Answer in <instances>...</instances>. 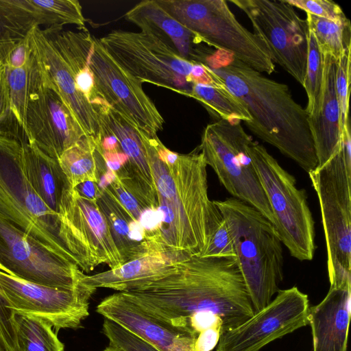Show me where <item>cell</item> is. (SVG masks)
I'll return each mask as SVG.
<instances>
[{
	"instance_id": "ab89813d",
	"label": "cell",
	"mask_w": 351,
	"mask_h": 351,
	"mask_svg": "<svg viewBox=\"0 0 351 351\" xmlns=\"http://www.w3.org/2000/svg\"><path fill=\"white\" fill-rule=\"evenodd\" d=\"M14 316L0 291V335L6 351H18Z\"/></svg>"
},
{
	"instance_id": "ffe728a7",
	"label": "cell",
	"mask_w": 351,
	"mask_h": 351,
	"mask_svg": "<svg viewBox=\"0 0 351 351\" xmlns=\"http://www.w3.org/2000/svg\"><path fill=\"white\" fill-rule=\"evenodd\" d=\"M96 311L160 351H195L194 332L156 318L121 292L102 300Z\"/></svg>"
},
{
	"instance_id": "603a6c76",
	"label": "cell",
	"mask_w": 351,
	"mask_h": 351,
	"mask_svg": "<svg viewBox=\"0 0 351 351\" xmlns=\"http://www.w3.org/2000/svg\"><path fill=\"white\" fill-rule=\"evenodd\" d=\"M323 78L320 104L317 112L308 116L317 167L326 163L340 149L342 129L340 108L336 93L335 77L338 60L322 54Z\"/></svg>"
},
{
	"instance_id": "d4e9b609",
	"label": "cell",
	"mask_w": 351,
	"mask_h": 351,
	"mask_svg": "<svg viewBox=\"0 0 351 351\" xmlns=\"http://www.w3.org/2000/svg\"><path fill=\"white\" fill-rule=\"evenodd\" d=\"M179 260L164 253H150L115 269L91 276L84 274L81 282L96 289L108 288L122 292L171 272Z\"/></svg>"
},
{
	"instance_id": "d6a6232c",
	"label": "cell",
	"mask_w": 351,
	"mask_h": 351,
	"mask_svg": "<svg viewBox=\"0 0 351 351\" xmlns=\"http://www.w3.org/2000/svg\"><path fill=\"white\" fill-rule=\"evenodd\" d=\"M308 27L313 32L322 54L328 53L339 60L351 48V26L348 19L335 21L306 13Z\"/></svg>"
},
{
	"instance_id": "836d02e7",
	"label": "cell",
	"mask_w": 351,
	"mask_h": 351,
	"mask_svg": "<svg viewBox=\"0 0 351 351\" xmlns=\"http://www.w3.org/2000/svg\"><path fill=\"white\" fill-rule=\"evenodd\" d=\"M36 25L16 0H0V60L8 49Z\"/></svg>"
},
{
	"instance_id": "f35d334b",
	"label": "cell",
	"mask_w": 351,
	"mask_h": 351,
	"mask_svg": "<svg viewBox=\"0 0 351 351\" xmlns=\"http://www.w3.org/2000/svg\"><path fill=\"white\" fill-rule=\"evenodd\" d=\"M199 256L235 258L233 243L224 219L219 223Z\"/></svg>"
},
{
	"instance_id": "7a4b0ae2",
	"label": "cell",
	"mask_w": 351,
	"mask_h": 351,
	"mask_svg": "<svg viewBox=\"0 0 351 351\" xmlns=\"http://www.w3.org/2000/svg\"><path fill=\"white\" fill-rule=\"evenodd\" d=\"M153 177L158 225L149 239L156 251L181 259L199 256L223 219L208 197L207 165L197 147L175 161L159 155L155 138L138 130Z\"/></svg>"
},
{
	"instance_id": "d590c367",
	"label": "cell",
	"mask_w": 351,
	"mask_h": 351,
	"mask_svg": "<svg viewBox=\"0 0 351 351\" xmlns=\"http://www.w3.org/2000/svg\"><path fill=\"white\" fill-rule=\"evenodd\" d=\"M102 332L109 339L110 345L122 351H160L134 333L106 317Z\"/></svg>"
},
{
	"instance_id": "ba28073f",
	"label": "cell",
	"mask_w": 351,
	"mask_h": 351,
	"mask_svg": "<svg viewBox=\"0 0 351 351\" xmlns=\"http://www.w3.org/2000/svg\"><path fill=\"white\" fill-rule=\"evenodd\" d=\"M308 176L319 203L330 285L351 284V171L341 147Z\"/></svg>"
},
{
	"instance_id": "4dcf8cb0",
	"label": "cell",
	"mask_w": 351,
	"mask_h": 351,
	"mask_svg": "<svg viewBox=\"0 0 351 351\" xmlns=\"http://www.w3.org/2000/svg\"><path fill=\"white\" fill-rule=\"evenodd\" d=\"M10 102L11 117L16 124L25 129V113L29 99L40 78V69L32 52L27 63L22 68L5 67Z\"/></svg>"
},
{
	"instance_id": "ac0fdd59",
	"label": "cell",
	"mask_w": 351,
	"mask_h": 351,
	"mask_svg": "<svg viewBox=\"0 0 351 351\" xmlns=\"http://www.w3.org/2000/svg\"><path fill=\"white\" fill-rule=\"evenodd\" d=\"M28 34L44 82L59 95L85 133L97 138L100 133L97 112L77 90L68 64L43 29L35 25Z\"/></svg>"
},
{
	"instance_id": "44dd1931",
	"label": "cell",
	"mask_w": 351,
	"mask_h": 351,
	"mask_svg": "<svg viewBox=\"0 0 351 351\" xmlns=\"http://www.w3.org/2000/svg\"><path fill=\"white\" fill-rule=\"evenodd\" d=\"M141 32L154 36L182 58L208 66L216 52L199 36L167 13L156 0H145L125 14Z\"/></svg>"
},
{
	"instance_id": "1f68e13d",
	"label": "cell",
	"mask_w": 351,
	"mask_h": 351,
	"mask_svg": "<svg viewBox=\"0 0 351 351\" xmlns=\"http://www.w3.org/2000/svg\"><path fill=\"white\" fill-rule=\"evenodd\" d=\"M14 325L18 351H64V343L46 321L15 315Z\"/></svg>"
},
{
	"instance_id": "8d00e7d4",
	"label": "cell",
	"mask_w": 351,
	"mask_h": 351,
	"mask_svg": "<svg viewBox=\"0 0 351 351\" xmlns=\"http://www.w3.org/2000/svg\"><path fill=\"white\" fill-rule=\"evenodd\" d=\"M350 51L346 50L339 58L335 77L337 97L340 108V122L342 132L349 119V98L350 91Z\"/></svg>"
},
{
	"instance_id": "484cf974",
	"label": "cell",
	"mask_w": 351,
	"mask_h": 351,
	"mask_svg": "<svg viewBox=\"0 0 351 351\" xmlns=\"http://www.w3.org/2000/svg\"><path fill=\"white\" fill-rule=\"evenodd\" d=\"M97 203L106 217L123 263L147 254L160 253L152 249L140 222L132 217L106 187L101 188Z\"/></svg>"
},
{
	"instance_id": "c3c4849f",
	"label": "cell",
	"mask_w": 351,
	"mask_h": 351,
	"mask_svg": "<svg viewBox=\"0 0 351 351\" xmlns=\"http://www.w3.org/2000/svg\"><path fill=\"white\" fill-rule=\"evenodd\" d=\"M3 66V62L0 60V70L2 69Z\"/></svg>"
},
{
	"instance_id": "ee69618b",
	"label": "cell",
	"mask_w": 351,
	"mask_h": 351,
	"mask_svg": "<svg viewBox=\"0 0 351 351\" xmlns=\"http://www.w3.org/2000/svg\"><path fill=\"white\" fill-rule=\"evenodd\" d=\"M11 117L9 91L5 66L0 70V125Z\"/></svg>"
},
{
	"instance_id": "2e32d148",
	"label": "cell",
	"mask_w": 351,
	"mask_h": 351,
	"mask_svg": "<svg viewBox=\"0 0 351 351\" xmlns=\"http://www.w3.org/2000/svg\"><path fill=\"white\" fill-rule=\"evenodd\" d=\"M308 295L297 287L279 290L265 307L223 332L217 351H259L270 342L308 324Z\"/></svg>"
},
{
	"instance_id": "6da1fadb",
	"label": "cell",
	"mask_w": 351,
	"mask_h": 351,
	"mask_svg": "<svg viewBox=\"0 0 351 351\" xmlns=\"http://www.w3.org/2000/svg\"><path fill=\"white\" fill-rule=\"evenodd\" d=\"M121 293L156 318L190 330L197 313L219 316L223 332L254 313L234 258L188 256L171 272Z\"/></svg>"
},
{
	"instance_id": "30bf717a",
	"label": "cell",
	"mask_w": 351,
	"mask_h": 351,
	"mask_svg": "<svg viewBox=\"0 0 351 351\" xmlns=\"http://www.w3.org/2000/svg\"><path fill=\"white\" fill-rule=\"evenodd\" d=\"M99 40L114 60L141 84L151 83L189 97L195 64L154 36L114 29Z\"/></svg>"
},
{
	"instance_id": "7402d4cb",
	"label": "cell",
	"mask_w": 351,
	"mask_h": 351,
	"mask_svg": "<svg viewBox=\"0 0 351 351\" xmlns=\"http://www.w3.org/2000/svg\"><path fill=\"white\" fill-rule=\"evenodd\" d=\"M351 284L330 285L325 298L309 308L313 351H347Z\"/></svg>"
},
{
	"instance_id": "bcb514c9",
	"label": "cell",
	"mask_w": 351,
	"mask_h": 351,
	"mask_svg": "<svg viewBox=\"0 0 351 351\" xmlns=\"http://www.w3.org/2000/svg\"><path fill=\"white\" fill-rule=\"evenodd\" d=\"M104 351H122V350L109 344V346Z\"/></svg>"
},
{
	"instance_id": "9c48e42d",
	"label": "cell",
	"mask_w": 351,
	"mask_h": 351,
	"mask_svg": "<svg viewBox=\"0 0 351 351\" xmlns=\"http://www.w3.org/2000/svg\"><path fill=\"white\" fill-rule=\"evenodd\" d=\"M252 140L240 121L219 119L204 128L198 146L220 183L237 198L275 220L257 173L247 152Z\"/></svg>"
},
{
	"instance_id": "f546056e",
	"label": "cell",
	"mask_w": 351,
	"mask_h": 351,
	"mask_svg": "<svg viewBox=\"0 0 351 351\" xmlns=\"http://www.w3.org/2000/svg\"><path fill=\"white\" fill-rule=\"evenodd\" d=\"M189 97L198 101L219 119L248 122L252 117L244 104L223 82L221 85L194 84Z\"/></svg>"
},
{
	"instance_id": "52a82bcc",
	"label": "cell",
	"mask_w": 351,
	"mask_h": 351,
	"mask_svg": "<svg viewBox=\"0 0 351 351\" xmlns=\"http://www.w3.org/2000/svg\"><path fill=\"white\" fill-rule=\"evenodd\" d=\"M247 152L272 211L274 226L291 256L311 261L315 251V222L304 189L264 146L251 140Z\"/></svg>"
},
{
	"instance_id": "cb8c5ba5",
	"label": "cell",
	"mask_w": 351,
	"mask_h": 351,
	"mask_svg": "<svg viewBox=\"0 0 351 351\" xmlns=\"http://www.w3.org/2000/svg\"><path fill=\"white\" fill-rule=\"evenodd\" d=\"M43 29L68 64L79 92L95 108L106 105L97 93L93 74L88 66L92 34L86 27L64 30L62 27H50Z\"/></svg>"
},
{
	"instance_id": "7dc6e473",
	"label": "cell",
	"mask_w": 351,
	"mask_h": 351,
	"mask_svg": "<svg viewBox=\"0 0 351 351\" xmlns=\"http://www.w3.org/2000/svg\"><path fill=\"white\" fill-rule=\"evenodd\" d=\"M0 351H6L3 339L0 335Z\"/></svg>"
},
{
	"instance_id": "f6af8a7d",
	"label": "cell",
	"mask_w": 351,
	"mask_h": 351,
	"mask_svg": "<svg viewBox=\"0 0 351 351\" xmlns=\"http://www.w3.org/2000/svg\"><path fill=\"white\" fill-rule=\"evenodd\" d=\"M75 189L82 196L94 201L97 200L101 192L99 183L93 181L84 182Z\"/></svg>"
},
{
	"instance_id": "e575fe53",
	"label": "cell",
	"mask_w": 351,
	"mask_h": 351,
	"mask_svg": "<svg viewBox=\"0 0 351 351\" xmlns=\"http://www.w3.org/2000/svg\"><path fill=\"white\" fill-rule=\"evenodd\" d=\"M308 50L305 75L302 86L306 91L308 103L306 110L308 116L314 114L320 104L323 78L322 54L314 34L308 29Z\"/></svg>"
},
{
	"instance_id": "7c38bea8",
	"label": "cell",
	"mask_w": 351,
	"mask_h": 351,
	"mask_svg": "<svg viewBox=\"0 0 351 351\" xmlns=\"http://www.w3.org/2000/svg\"><path fill=\"white\" fill-rule=\"evenodd\" d=\"M96 290L82 282L73 289L36 284L0 267V291L12 312L43 319L56 332L82 327V322L89 315V300Z\"/></svg>"
},
{
	"instance_id": "60d3db41",
	"label": "cell",
	"mask_w": 351,
	"mask_h": 351,
	"mask_svg": "<svg viewBox=\"0 0 351 351\" xmlns=\"http://www.w3.org/2000/svg\"><path fill=\"white\" fill-rule=\"evenodd\" d=\"M28 32L24 37L14 43L6 51L1 58L5 67L16 69L23 67L27 63L32 55Z\"/></svg>"
},
{
	"instance_id": "4fadbf2b",
	"label": "cell",
	"mask_w": 351,
	"mask_h": 351,
	"mask_svg": "<svg viewBox=\"0 0 351 351\" xmlns=\"http://www.w3.org/2000/svg\"><path fill=\"white\" fill-rule=\"evenodd\" d=\"M59 214L66 245L82 271L90 272L100 264L110 269L124 264L97 201L69 186L63 195Z\"/></svg>"
},
{
	"instance_id": "f1b7e54d",
	"label": "cell",
	"mask_w": 351,
	"mask_h": 351,
	"mask_svg": "<svg viewBox=\"0 0 351 351\" xmlns=\"http://www.w3.org/2000/svg\"><path fill=\"white\" fill-rule=\"evenodd\" d=\"M16 2L39 27L75 25L80 29L86 27V19L77 0H16Z\"/></svg>"
},
{
	"instance_id": "9a60e30c",
	"label": "cell",
	"mask_w": 351,
	"mask_h": 351,
	"mask_svg": "<svg viewBox=\"0 0 351 351\" xmlns=\"http://www.w3.org/2000/svg\"><path fill=\"white\" fill-rule=\"evenodd\" d=\"M88 62L97 93L110 107L149 135H157L163 129L164 119L142 84L117 64L93 35Z\"/></svg>"
},
{
	"instance_id": "8992f818",
	"label": "cell",
	"mask_w": 351,
	"mask_h": 351,
	"mask_svg": "<svg viewBox=\"0 0 351 351\" xmlns=\"http://www.w3.org/2000/svg\"><path fill=\"white\" fill-rule=\"evenodd\" d=\"M171 16L209 46L268 75L276 66L265 43L245 27L223 0H156Z\"/></svg>"
},
{
	"instance_id": "8fae6325",
	"label": "cell",
	"mask_w": 351,
	"mask_h": 351,
	"mask_svg": "<svg viewBox=\"0 0 351 351\" xmlns=\"http://www.w3.org/2000/svg\"><path fill=\"white\" fill-rule=\"evenodd\" d=\"M247 16L254 33L278 64L302 86L305 75L308 27L285 0H230Z\"/></svg>"
},
{
	"instance_id": "b9f144b4",
	"label": "cell",
	"mask_w": 351,
	"mask_h": 351,
	"mask_svg": "<svg viewBox=\"0 0 351 351\" xmlns=\"http://www.w3.org/2000/svg\"><path fill=\"white\" fill-rule=\"evenodd\" d=\"M106 188L132 217L140 222L143 213L147 209L124 187L116 176Z\"/></svg>"
},
{
	"instance_id": "d6986e66",
	"label": "cell",
	"mask_w": 351,
	"mask_h": 351,
	"mask_svg": "<svg viewBox=\"0 0 351 351\" xmlns=\"http://www.w3.org/2000/svg\"><path fill=\"white\" fill-rule=\"evenodd\" d=\"M96 110L99 125H104L116 136L128 158L114 173L145 208L156 210V188L138 128L108 105L97 107Z\"/></svg>"
},
{
	"instance_id": "3957f363",
	"label": "cell",
	"mask_w": 351,
	"mask_h": 351,
	"mask_svg": "<svg viewBox=\"0 0 351 351\" xmlns=\"http://www.w3.org/2000/svg\"><path fill=\"white\" fill-rule=\"evenodd\" d=\"M215 54L209 67L245 106V122L258 138L278 149L308 173L317 167L308 114L293 98L287 84L278 82L230 56Z\"/></svg>"
},
{
	"instance_id": "5bb4252c",
	"label": "cell",
	"mask_w": 351,
	"mask_h": 351,
	"mask_svg": "<svg viewBox=\"0 0 351 351\" xmlns=\"http://www.w3.org/2000/svg\"><path fill=\"white\" fill-rule=\"evenodd\" d=\"M0 267L24 280L73 289L84 272L19 228L0 217Z\"/></svg>"
},
{
	"instance_id": "277c9868",
	"label": "cell",
	"mask_w": 351,
	"mask_h": 351,
	"mask_svg": "<svg viewBox=\"0 0 351 351\" xmlns=\"http://www.w3.org/2000/svg\"><path fill=\"white\" fill-rule=\"evenodd\" d=\"M227 225L235 259L254 313L265 307L283 279L282 241L261 212L234 197L213 200Z\"/></svg>"
},
{
	"instance_id": "74e56055",
	"label": "cell",
	"mask_w": 351,
	"mask_h": 351,
	"mask_svg": "<svg viewBox=\"0 0 351 351\" xmlns=\"http://www.w3.org/2000/svg\"><path fill=\"white\" fill-rule=\"evenodd\" d=\"M293 7L298 8L306 13L335 21L348 19L341 7L330 0H285Z\"/></svg>"
},
{
	"instance_id": "4316f807",
	"label": "cell",
	"mask_w": 351,
	"mask_h": 351,
	"mask_svg": "<svg viewBox=\"0 0 351 351\" xmlns=\"http://www.w3.org/2000/svg\"><path fill=\"white\" fill-rule=\"evenodd\" d=\"M22 160L27 178L35 192L51 210L59 214L64 191L71 186L58 159L45 154L34 143L23 141Z\"/></svg>"
},
{
	"instance_id": "7bdbcfd3",
	"label": "cell",
	"mask_w": 351,
	"mask_h": 351,
	"mask_svg": "<svg viewBox=\"0 0 351 351\" xmlns=\"http://www.w3.org/2000/svg\"><path fill=\"white\" fill-rule=\"evenodd\" d=\"M221 330L219 328H209L199 332L195 341V351H211L217 346Z\"/></svg>"
},
{
	"instance_id": "83f0119b",
	"label": "cell",
	"mask_w": 351,
	"mask_h": 351,
	"mask_svg": "<svg viewBox=\"0 0 351 351\" xmlns=\"http://www.w3.org/2000/svg\"><path fill=\"white\" fill-rule=\"evenodd\" d=\"M58 160L72 188L86 181L99 184L108 169L99 140L90 135L65 150Z\"/></svg>"
},
{
	"instance_id": "5b68a950",
	"label": "cell",
	"mask_w": 351,
	"mask_h": 351,
	"mask_svg": "<svg viewBox=\"0 0 351 351\" xmlns=\"http://www.w3.org/2000/svg\"><path fill=\"white\" fill-rule=\"evenodd\" d=\"M22 142L0 131V217L77 265L65 244L61 215L45 204L27 178Z\"/></svg>"
},
{
	"instance_id": "e0dca14e",
	"label": "cell",
	"mask_w": 351,
	"mask_h": 351,
	"mask_svg": "<svg viewBox=\"0 0 351 351\" xmlns=\"http://www.w3.org/2000/svg\"><path fill=\"white\" fill-rule=\"evenodd\" d=\"M23 133L26 142L56 159L87 135L59 95L45 84L41 73L29 99Z\"/></svg>"
}]
</instances>
